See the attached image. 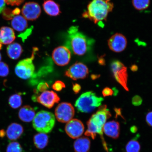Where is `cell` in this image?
<instances>
[{
	"label": "cell",
	"instance_id": "obj_33",
	"mask_svg": "<svg viewBox=\"0 0 152 152\" xmlns=\"http://www.w3.org/2000/svg\"><path fill=\"white\" fill-rule=\"evenodd\" d=\"M102 94L104 97L112 96L113 94V91L109 87H106L102 91Z\"/></svg>",
	"mask_w": 152,
	"mask_h": 152
},
{
	"label": "cell",
	"instance_id": "obj_8",
	"mask_svg": "<svg viewBox=\"0 0 152 152\" xmlns=\"http://www.w3.org/2000/svg\"><path fill=\"white\" fill-rule=\"evenodd\" d=\"M55 113L57 120L60 122L66 123L73 118L75 110L71 104L63 102L57 106Z\"/></svg>",
	"mask_w": 152,
	"mask_h": 152
},
{
	"label": "cell",
	"instance_id": "obj_40",
	"mask_svg": "<svg viewBox=\"0 0 152 152\" xmlns=\"http://www.w3.org/2000/svg\"><path fill=\"white\" fill-rule=\"evenodd\" d=\"M131 130L132 132H135L137 130V129L136 128V127H132V129H131Z\"/></svg>",
	"mask_w": 152,
	"mask_h": 152
},
{
	"label": "cell",
	"instance_id": "obj_35",
	"mask_svg": "<svg viewBox=\"0 0 152 152\" xmlns=\"http://www.w3.org/2000/svg\"><path fill=\"white\" fill-rule=\"evenodd\" d=\"M81 89L80 86L79 84L75 83V84L73 85V89L74 92L75 94H77L80 91Z\"/></svg>",
	"mask_w": 152,
	"mask_h": 152
},
{
	"label": "cell",
	"instance_id": "obj_6",
	"mask_svg": "<svg viewBox=\"0 0 152 152\" xmlns=\"http://www.w3.org/2000/svg\"><path fill=\"white\" fill-rule=\"evenodd\" d=\"M37 51V48H34L30 58L21 60L17 64L15 68V73L20 78L26 80L33 75L35 67L33 61Z\"/></svg>",
	"mask_w": 152,
	"mask_h": 152
},
{
	"label": "cell",
	"instance_id": "obj_16",
	"mask_svg": "<svg viewBox=\"0 0 152 152\" xmlns=\"http://www.w3.org/2000/svg\"><path fill=\"white\" fill-rule=\"evenodd\" d=\"M103 131L106 135L114 138H118L120 134V126L118 122L115 121H109L104 124Z\"/></svg>",
	"mask_w": 152,
	"mask_h": 152
},
{
	"label": "cell",
	"instance_id": "obj_27",
	"mask_svg": "<svg viewBox=\"0 0 152 152\" xmlns=\"http://www.w3.org/2000/svg\"><path fill=\"white\" fill-rule=\"evenodd\" d=\"M7 152H22L21 146L19 142H10L7 145Z\"/></svg>",
	"mask_w": 152,
	"mask_h": 152
},
{
	"label": "cell",
	"instance_id": "obj_37",
	"mask_svg": "<svg viewBox=\"0 0 152 152\" xmlns=\"http://www.w3.org/2000/svg\"><path fill=\"white\" fill-rule=\"evenodd\" d=\"M99 63L101 64V65H104V63H105V61L104 58L102 57L99 58Z\"/></svg>",
	"mask_w": 152,
	"mask_h": 152
},
{
	"label": "cell",
	"instance_id": "obj_42",
	"mask_svg": "<svg viewBox=\"0 0 152 152\" xmlns=\"http://www.w3.org/2000/svg\"><path fill=\"white\" fill-rule=\"evenodd\" d=\"M1 43H0V49H1Z\"/></svg>",
	"mask_w": 152,
	"mask_h": 152
},
{
	"label": "cell",
	"instance_id": "obj_20",
	"mask_svg": "<svg viewBox=\"0 0 152 152\" xmlns=\"http://www.w3.org/2000/svg\"><path fill=\"white\" fill-rule=\"evenodd\" d=\"M35 110L31 106H24L19 111V118L25 122H30L33 121L35 116Z\"/></svg>",
	"mask_w": 152,
	"mask_h": 152
},
{
	"label": "cell",
	"instance_id": "obj_5",
	"mask_svg": "<svg viewBox=\"0 0 152 152\" xmlns=\"http://www.w3.org/2000/svg\"><path fill=\"white\" fill-rule=\"evenodd\" d=\"M55 123V117L52 113L41 111L36 115L33 121V125L38 132L46 134L52 132Z\"/></svg>",
	"mask_w": 152,
	"mask_h": 152
},
{
	"label": "cell",
	"instance_id": "obj_3",
	"mask_svg": "<svg viewBox=\"0 0 152 152\" xmlns=\"http://www.w3.org/2000/svg\"><path fill=\"white\" fill-rule=\"evenodd\" d=\"M113 3L111 0H92L87 5V10L83 16L95 24L106 21L109 13L113 11Z\"/></svg>",
	"mask_w": 152,
	"mask_h": 152
},
{
	"label": "cell",
	"instance_id": "obj_17",
	"mask_svg": "<svg viewBox=\"0 0 152 152\" xmlns=\"http://www.w3.org/2000/svg\"><path fill=\"white\" fill-rule=\"evenodd\" d=\"M15 38L16 36L12 28L7 26H3L0 28V43L10 44Z\"/></svg>",
	"mask_w": 152,
	"mask_h": 152
},
{
	"label": "cell",
	"instance_id": "obj_36",
	"mask_svg": "<svg viewBox=\"0 0 152 152\" xmlns=\"http://www.w3.org/2000/svg\"><path fill=\"white\" fill-rule=\"evenodd\" d=\"M6 2L5 0H0V13H1L4 10V9L6 6Z\"/></svg>",
	"mask_w": 152,
	"mask_h": 152
},
{
	"label": "cell",
	"instance_id": "obj_21",
	"mask_svg": "<svg viewBox=\"0 0 152 152\" xmlns=\"http://www.w3.org/2000/svg\"><path fill=\"white\" fill-rule=\"evenodd\" d=\"M90 145V140L88 138H78L74 142V149L76 152H88Z\"/></svg>",
	"mask_w": 152,
	"mask_h": 152
},
{
	"label": "cell",
	"instance_id": "obj_4",
	"mask_svg": "<svg viewBox=\"0 0 152 152\" xmlns=\"http://www.w3.org/2000/svg\"><path fill=\"white\" fill-rule=\"evenodd\" d=\"M103 98L98 97L94 93L89 91L82 94L76 101L75 106L81 113H91L101 105Z\"/></svg>",
	"mask_w": 152,
	"mask_h": 152
},
{
	"label": "cell",
	"instance_id": "obj_30",
	"mask_svg": "<svg viewBox=\"0 0 152 152\" xmlns=\"http://www.w3.org/2000/svg\"><path fill=\"white\" fill-rule=\"evenodd\" d=\"M49 87V85L47 83H41L38 85L37 90L39 92H43L46 91Z\"/></svg>",
	"mask_w": 152,
	"mask_h": 152
},
{
	"label": "cell",
	"instance_id": "obj_39",
	"mask_svg": "<svg viewBox=\"0 0 152 152\" xmlns=\"http://www.w3.org/2000/svg\"><path fill=\"white\" fill-rule=\"evenodd\" d=\"M131 69H132V71H136L137 70L138 68L136 66H132V67H131Z\"/></svg>",
	"mask_w": 152,
	"mask_h": 152
},
{
	"label": "cell",
	"instance_id": "obj_7",
	"mask_svg": "<svg viewBox=\"0 0 152 152\" xmlns=\"http://www.w3.org/2000/svg\"><path fill=\"white\" fill-rule=\"evenodd\" d=\"M111 69L115 79L125 90L129 91L127 68L118 60H114L111 64Z\"/></svg>",
	"mask_w": 152,
	"mask_h": 152
},
{
	"label": "cell",
	"instance_id": "obj_2",
	"mask_svg": "<svg viewBox=\"0 0 152 152\" xmlns=\"http://www.w3.org/2000/svg\"><path fill=\"white\" fill-rule=\"evenodd\" d=\"M111 116V113L107 109V106H101L87 121V129L85 133L86 136L91 137L93 139L96 138L97 134H100L104 149L107 151V145L103 136V129L106 121Z\"/></svg>",
	"mask_w": 152,
	"mask_h": 152
},
{
	"label": "cell",
	"instance_id": "obj_19",
	"mask_svg": "<svg viewBox=\"0 0 152 152\" xmlns=\"http://www.w3.org/2000/svg\"><path fill=\"white\" fill-rule=\"evenodd\" d=\"M43 7L45 13L51 16H56L61 12L59 5L53 0H45Z\"/></svg>",
	"mask_w": 152,
	"mask_h": 152
},
{
	"label": "cell",
	"instance_id": "obj_13",
	"mask_svg": "<svg viewBox=\"0 0 152 152\" xmlns=\"http://www.w3.org/2000/svg\"><path fill=\"white\" fill-rule=\"evenodd\" d=\"M41 12L40 5L35 2H28L24 5L22 9L23 16L26 20L33 21L39 18Z\"/></svg>",
	"mask_w": 152,
	"mask_h": 152
},
{
	"label": "cell",
	"instance_id": "obj_32",
	"mask_svg": "<svg viewBox=\"0 0 152 152\" xmlns=\"http://www.w3.org/2000/svg\"><path fill=\"white\" fill-rule=\"evenodd\" d=\"M142 99L139 96H135L132 98V103L134 106H139L142 104Z\"/></svg>",
	"mask_w": 152,
	"mask_h": 152
},
{
	"label": "cell",
	"instance_id": "obj_23",
	"mask_svg": "<svg viewBox=\"0 0 152 152\" xmlns=\"http://www.w3.org/2000/svg\"><path fill=\"white\" fill-rule=\"evenodd\" d=\"M48 139V137L46 134L39 133L34 136V143L38 149H42L47 145Z\"/></svg>",
	"mask_w": 152,
	"mask_h": 152
},
{
	"label": "cell",
	"instance_id": "obj_9",
	"mask_svg": "<svg viewBox=\"0 0 152 152\" xmlns=\"http://www.w3.org/2000/svg\"><path fill=\"white\" fill-rule=\"evenodd\" d=\"M52 58L55 64L61 66H65L71 60V51L66 46H61L56 48L52 53Z\"/></svg>",
	"mask_w": 152,
	"mask_h": 152
},
{
	"label": "cell",
	"instance_id": "obj_31",
	"mask_svg": "<svg viewBox=\"0 0 152 152\" xmlns=\"http://www.w3.org/2000/svg\"><path fill=\"white\" fill-rule=\"evenodd\" d=\"M24 0H5L6 3L12 6H18L23 2Z\"/></svg>",
	"mask_w": 152,
	"mask_h": 152
},
{
	"label": "cell",
	"instance_id": "obj_22",
	"mask_svg": "<svg viewBox=\"0 0 152 152\" xmlns=\"http://www.w3.org/2000/svg\"><path fill=\"white\" fill-rule=\"evenodd\" d=\"M22 52V47L18 43H11L7 47V54L9 58L12 59H18L21 55Z\"/></svg>",
	"mask_w": 152,
	"mask_h": 152
},
{
	"label": "cell",
	"instance_id": "obj_34",
	"mask_svg": "<svg viewBox=\"0 0 152 152\" xmlns=\"http://www.w3.org/2000/svg\"><path fill=\"white\" fill-rule=\"evenodd\" d=\"M146 120L148 124L152 127V111L149 112L147 114Z\"/></svg>",
	"mask_w": 152,
	"mask_h": 152
},
{
	"label": "cell",
	"instance_id": "obj_18",
	"mask_svg": "<svg viewBox=\"0 0 152 152\" xmlns=\"http://www.w3.org/2000/svg\"><path fill=\"white\" fill-rule=\"evenodd\" d=\"M23 132V127L21 125L17 123H12L7 128L6 134L9 139L15 140L20 137Z\"/></svg>",
	"mask_w": 152,
	"mask_h": 152
},
{
	"label": "cell",
	"instance_id": "obj_26",
	"mask_svg": "<svg viewBox=\"0 0 152 152\" xmlns=\"http://www.w3.org/2000/svg\"><path fill=\"white\" fill-rule=\"evenodd\" d=\"M140 146L139 142L135 140H133L129 141L126 147L127 152H139Z\"/></svg>",
	"mask_w": 152,
	"mask_h": 152
},
{
	"label": "cell",
	"instance_id": "obj_28",
	"mask_svg": "<svg viewBox=\"0 0 152 152\" xmlns=\"http://www.w3.org/2000/svg\"><path fill=\"white\" fill-rule=\"evenodd\" d=\"M9 68L7 64L4 62H0V77H7L9 75Z\"/></svg>",
	"mask_w": 152,
	"mask_h": 152
},
{
	"label": "cell",
	"instance_id": "obj_10",
	"mask_svg": "<svg viewBox=\"0 0 152 152\" xmlns=\"http://www.w3.org/2000/svg\"><path fill=\"white\" fill-rule=\"evenodd\" d=\"M89 74L88 68L82 63L76 62L68 68L65 75L74 80L86 78Z\"/></svg>",
	"mask_w": 152,
	"mask_h": 152
},
{
	"label": "cell",
	"instance_id": "obj_25",
	"mask_svg": "<svg viewBox=\"0 0 152 152\" xmlns=\"http://www.w3.org/2000/svg\"><path fill=\"white\" fill-rule=\"evenodd\" d=\"M150 2V0H132L133 6L139 11L147 9L149 6Z\"/></svg>",
	"mask_w": 152,
	"mask_h": 152
},
{
	"label": "cell",
	"instance_id": "obj_1",
	"mask_svg": "<svg viewBox=\"0 0 152 152\" xmlns=\"http://www.w3.org/2000/svg\"><path fill=\"white\" fill-rule=\"evenodd\" d=\"M68 33L66 46L73 54L83 56L92 48L94 40L79 31L77 26H72L68 30Z\"/></svg>",
	"mask_w": 152,
	"mask_h": 152
},
{
	"label": "cell",
	"instance_id": "obj_11",
	"mask_svg": "<svg viewBox=\"0 0 152 152\" xmlns=\"http://www.w3.org/2000/svg\"><path fill=\"white\" fill-rule=\"evenodd\" d=\"M33 99L45 107L50 109L55 104L58 103L60 98L54 91H46L42 93L39 96L34 97Z\"/></svg>",
	"mask_w": 152,
	"mask_h": 152
},
{
	"label": "cell",
	"instance_id": "obj_12",
	"mask_svg": "<svg viewBox=\"0 0 152 152\" xmlns=\"http://www.w3.org/2000/svg\"><path fill=\"white\" fill-rule=\"evenodd\" d=\"M84 126L79 120L72 119L66 125L65 130L68 135L73 139H77L81 136L84 132Z\"/></svg>",
	"mask_w": 152,
	"mask_h": 152
},
{
	"label": "cell",
	"instance_id": "obj_41",
	"mask_svg": "<svg viewBox=\"0 0 152 152\" xmlns=\"http://www.w3.org/2000/svg\"><path fill=\"white\" fill-rule=\"evenodd\" d=\"M1 53H0V61H1Z\"/></svg>",
	"mask_w": 152,
	"mask_h": 152
},
{
	"label": "cell",
	"instance_id": "obj_24",
	"mask_svg": "<svg viewBox=\"0 0 152 152\" xmlns=\"http://www.w3.org/2000/svg\"><path fill=\"white\" fill-rule=\"evenodd\" d=\"M10 106L13 109H16L20 107L22 104L21 96L19 94L11 95L9 99Z\"/></svg>",
	"mask_w": 152,
	"mask_h": 152
},
{
	"label": "cell",
	"instance_id": "obj_14",
	"mask_svg": "<svg viewBox=\"0 0 152 152\" xmlns=\"http://www.w3.org/2000/svg\"><path fill=\"white\" fill-rule=\"evenodd\" d=\"M108 45L110 50L113 52H122L126 49L127 46L126 38L121 34L116 33L108 40Z\"/></svg>",
	"mask_w": 152,
	"mask_h": 152
},
{
	"label": "cell",
	"instance_id": "obj_29",
	"mask_svg": "<svg viewBox=\"0 0 152 152\" xmlns=\"http://www.w3.org/2000/svg\"><path fill=\"white\" fill-rule=\"evenodd\" d=\"M53 89L57 91H61L63 89L65 88V85L63 82L61 81H57L52 86Z\"/></svg>",
	"mask_w": 152,
	"mask_h": 152
},
{
	"label": "cell",
	"instance_id": "obj_38",
	"mask_svg": "<svg viewBox=\"0 0 152 152\" xmlns=\"http://www.w3.org/2000/svg\"><path fill=\"white\" fill-rule=\"evenodd\" d=\"M5 134V132L4 130H1L0 131V137H3L4 136Z\"/></svg>",
	"mask_w": 152,
	"mask_h": 152
},
{
	"label": "cell",
	"instance_id": "obj_15",
	"mask_svg": "<svg viewBox=\"0 0 152 152\" xmlns=\"http://www.w3.org/2000/svg\"><path fill=\"white\" fill-rule=\"evenodd\" d=\"M11 24L15 31L21 33L20 35L18 36L19 37H21H21L23 40L29 35L25 31L29 32L32 31L31 28L27 29L28 26L27 21L23 16L21 15H17L14 17L11 20Z\"/></svg>",
	"mask_w": 152,
	"mask_h": 152
}]
</instances>
